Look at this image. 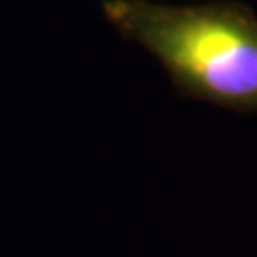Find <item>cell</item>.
I'll use <instances>...</instances> for the list:
<instances>
[{
  "label": "cell",
  "mask_w": 257,
  "mask_h": 257,
  "mask_svg": "<svg viewBox=\"0 0 257 257\" xmlns=\"http://www.w3.org/2000/svg\"><path fill=\"white\" fill-rule=\"evenodd\" d=\"M101 10L122 37L164 67L181 95L257 112V14L249 6L103 0Z\"/></svg>",
  "instance_id": "obj_1"
}]
</instances>
